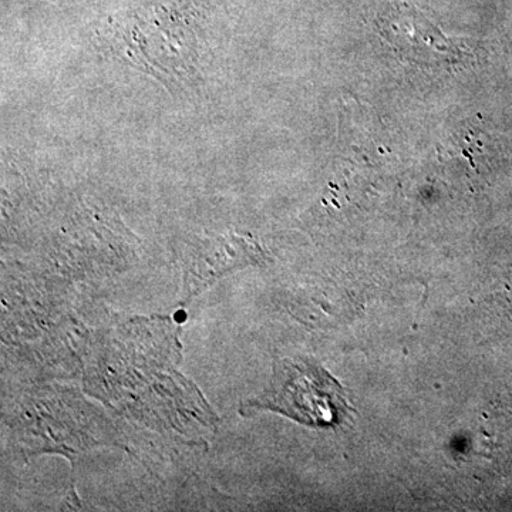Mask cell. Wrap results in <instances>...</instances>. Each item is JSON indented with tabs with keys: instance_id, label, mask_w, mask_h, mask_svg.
I'll list each match as a JSON object with an SVG mask.
<instances>
[{
	"instance_id": "2",
	"label": "cell",
	"mask_w": 512,
	"mask_h": 512,
	"mask_svg": "<svg viewBox=\"0 0 512 512\" xmlns=\"http://www.w3.org/2000/svg\"><path fill=\"white\" fill-rule=\"evenodd\" d=\"M256 406L313 427L339 426L353 412L342 384L305 360H282L275 367L271 392Z\"/></svg>"
},
{
	"instance_id": "1",
	"label": "cell",
	"mask_w": 512,
	"mask_h": 512,
	"mask_svg": "<svg viewBox=\"0 0 512 512\" xmlns=\"http://www.w3.org/2000/svg\"><path fill=\"white\" fill-rule=\"evenodd\" d=\"M104 40L117 59L170 90L197 86L214 59L210 35L190 6L157 3L120 13L104 26Z\"/></svg>"
}]
</instances>
